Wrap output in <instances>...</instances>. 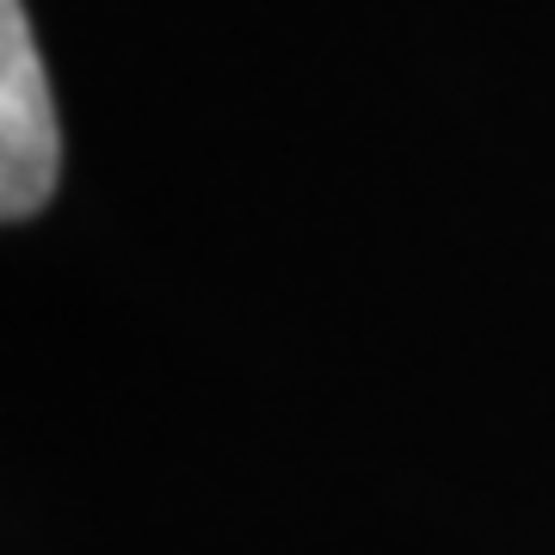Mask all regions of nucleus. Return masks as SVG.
I'll use <instances>...</instances> for the list:
<instances>
[{
  "label": "nucleus",
  "instance_id": "obj_1",
  "mask_svg": "<svg viewBox=\"0 0 555 555\" xmlns=\"http://www.w3.org/2000/svg\"><path fill=\"white\" fill-rule=\"evenodd\" d=\"M62 173L56 100L25 25V0H0V217H38Z\"/></svg>",
  "mask_w": 555,
  "mask_h": 555
}]
</instances>
